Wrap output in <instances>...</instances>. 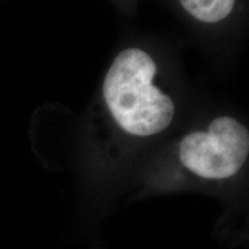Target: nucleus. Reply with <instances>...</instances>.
Instances as JSON below:
<instances>
[{"label":"nucleus","instance_id":"nucleus-1","mask_svg":"<svg viewBox=\"0 0 249 249\" xmlns=\"http://www.w3.org/2000/svg\"><path fill=\"white\" fill-rule=\"evenodd\" d=\"M156 74V62L147 51L127 48L114 58L104 77L102 93L108 113L129 135H157L174 119L176 105L155 86Z\"/></svg>","mask_w":249,"mask_h":249},{"label":"nucleus","instance_id":"nucleus-2","mask_svg":"<svg viewBox=\"0 0 249 249\" xmlns=\"http://www.w3.org/2000/svg\"><path fill=\"white\" fill-rule=\"evenodd\" d=\"M248 154V128L230 116L214 118L207 129L188 133L179 144L181 164L204 179L231 178L244 166Z\"/></svg>","mask_w":249,"mask_h":249},{"label":"nucleus","instance_id":"nucleus-3","mask_svg":"<svg viewBox=\"0 0 249 249\" xmlns=\"http://www.w3.org/2000/svg\"><path fill=\"white\" fill-rule=\"evenodd\" d=\"M182 8L202 23H219L229 18L235 0H179Z\"/></svg>","mask_w":249,"mask_h":249}]
</instances>
